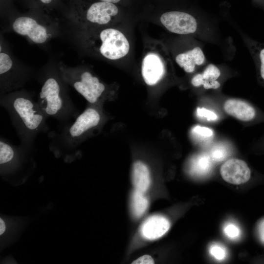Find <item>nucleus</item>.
Returning <instances> with one entry per match:
<instances>
[{
  "label": "nucleus",
  "instance_id": "obj_1",
  "mask_svg": "<svg viewBox=\"0 0 264 264\" xmlns=\"http://www.w3.org/2000/svg\"><path fill=\"white\" fill-rule=\"evenodd\" d=\"M0 104L8 113L24 147L30 149L39 134L48 132V117L33 93L24 89L12 91L0 95Z\"/></svg>",
  "mask_w": 264,
  "mask_h": 264
},
{
  "label": "nucleus",
  "instance_id": "obj_2",
  "mask_svg": "<svg viewBox=\"0 0 264 264\" xmlns=\"http://www.w3.org/2000/svg\"><path fill=\"white\" fill-rule=\"evenodd\" d=\"M41 80L42 87L37 102L46 116L63 124L75 119L79 115L78 110L70 97L68 85L58 68L46 71Z\"/></svg>",
  "mask_w": 264,
  "mask_h": 264
},
{
  "label": "nucleus",
  "instance_id": "obj_3",
  "mask_svg": "<svg viewBox=\"0 0 264 264\" xmlns=\"http://www.w3.org/2000/svg\"><path fill=\"white\" fill-rule=\"evenodd\" d=\"M102 120V115L96 108L89 107L74 121L64 124L59 132L49 134L50 149L57 154L77 152L78 146L90 132L96 128Z\"/></svg>",
  "mask_w": 264,
  "mask_h": 264
},
{
  "label": "nucleus",
  "instance_id": "obj_4",
  "mask_svg": "<svg viewBox=\"0 0 264 264\" xmlns=\"http://www.w3.org/2000/svg\"><path fill=\"white\" fill-rule=\"evenodd\" d=\"M57 68L65 82L83 96L88 103L95 104L104 95L106 90L105 85L85 67L70 66L59 62Z\"/></svg>",
  "mask_w": 264,
  "mask_h": 264
},
{
  "label": "nucleus",
  "instance_id": "obj_5",
  "mask_svg": "<svg viewBox=\"0 0 264 264\" xmlns=\"http://www.w3.org/2000/svg\"><path fill=\"white\" fill-rule=\"evenodd\" d=\"M10 29L30 42L41 45L57 34L59 24L45 15L26 14L15 17L11 22Z\"/></svg>",
  "mask_w": 264,
  "mask_h": 264
},
{
  "label": "nucleus",
  "instance_id": "obj_6",
  "mask_svg": "<svg viewBox=\"0 0 264 264\" xmlns=\"http://www.w3.org/2000/svg\"><path fill=\"white\" fill-rule=\"evenodd\" d=\"M90 35L81 33L79 37L87 47L97 50L104 58L116 60L126 56L130 50V44L125 36L118 29L104 28Z\"/></svg>",
  "mask_w": 264,
  "mask_h": 264
},
{
  "label": "nucleus",
  "instance_id": "obj_7",
  "mask_svg": "<svg viewBox=\"0 0 264 264\" xmlns=\"http://www.w3.org/2000/svg\"><path fill=\"white\" fill-rule=\"evenodd\" d=\"M118 12L115 3L99 0L87 6L75 4L69 17L73 23L84 30L108 25Z\"/></svg>",
  "mask_w": 264,
  "mask_h": 264
},
{
  "label": "nucleus",
  "instance_id": "obj_8",
  "mask_svg": "<svg viewBox=\"0 0 264 264\" xmlns=\"http://www.w3.org/2000/svg\"><path fill=\"white\" fill-rule=\"evenodd\" d=\"M0 95L17 90L31 76V72L19 66L10 53L0 46Z\"/></svg>",
  "mask_w": 264,
  "mask_h": 264
},
{
  "label": "nucleus",
  "instance_id": "obj_9",
  "mask_svg": "<svg viewBox=\"0 0 264 264\" xmlns=\"http://www.w3.org/2000/svg\"><path fill=\"white\" fill-rule=\"evenodd\" d=\"M162 25L171 32L186 35L194 33L197 28L196 19L187 13L172 11L162 14L160 18Z\"/></svg>",
  "mask_w": 264,
  "mask_h": 264
},
{
  "label": "nucleus",
  "instance_id": "obj_10",
  "mask_svg": "<svg viewBox=\"0 0 264 264\" xmlns=\"http://www.w3.org/2000/svg\"><path fill=\"white\" fill-rule=\"evenodd\" d=\"M220 173L225 181L236 185L245 183L251 176V171L246 163L237 158L225 161L221 166Z\"/></svg>",
  "mask_w": 264,
  "mask_h": 264
},
{
  "label": "nucleus",
  "instance_id": "obj_11",
  "mask_svg": "<svg viewBox=\"0 0 264 264\" xmlns=\"http://www.w3.org/2000/svg\"><path fill=\"white\" fill-rule=\"evenodd\" d=\"M164 74V67L160 58L154 53L147 54L142 64V74L145 82L149 86L157 83Z\"/></svg>",
  "mask_w": 264,
  "mask_h": 264
},
{
  "label": "nucleus",
  "instance_id": "obj_12",
  "mask_svg": "<svg viewBox=\"0 0 264 264\" xmlns=\"http://www.w3.org/2000/svg\"><path fill=\"white\" fill-rule=\"evenodd\" d=\"M169 220L161 216H153L147 219L143 223L140 232L143 237L148 240H155L163 236L169 229Z\"/></svg>",
  "mask_w": 264,
  "mask_h": 264
},
{
  "label": "nucleus",
  "instance_id": "obj_13",
  "mask_svg": "<svg viewBox=\"0 0 264 264\" xmlns=\"http://www.w3.org/2000/svg\"><path fill=\"white\" fill-rule=\"evenodd\" d=\"M225 112L242 121H249L255 116L254 108L245 101L238 99L227 100L223 105Z\"/></svg>",
  "mask_w": 264,
  "mask_h": 264
},
{
  "label": "nucleus",
  "instance_id": "obj_14",
  "mask_svg": "<svg viewBox=\"0 0 264 264\" xmlns=\"http://www.w3.org/2000/svg\"><path fill=\"white\" fill-rule=\"evenodd\" d=\"M205 60L204 53L199 47L180 53L176 57V63L187 73L193 72L196 66L202 65Z\"/></svg>",
  "mask_w": 264,
  "mask_h": 264
},
{
  "label": "nucleus",
  "instance_id": "obj_15",
  "mask_svg": "<svg viewBox=\"0 0 264 264\" xmlns=\"http://www.w3.org/2000/svg\"><path fill=\"white\" fill-rule=\"evenodd\" d=\"M220 75L219 68L213 64L209 65L202 73L195 75L191 80L195 87L203 86L205 89H217L220 85L217 80Z\"/></svg>",
  "mask_w": 264,
  "mask_h": 264
},
{
  "label": "nucleus",
  "instance_id": "obj_16",
  "mask_svg": "<svg viewBox=\"0 0 264 264\" xmlns=\"http://www.w3.org/2000/svg\"><path fill=\"white\" fill-rule=\"evenodd\" d=\"M132 181L135 190L146 192L150 184V173L147 166L141 161L135 162L132 166Z\"/></svg>",
  "mask_w": 264,
  "mask_h": 264
},
{
  "label": "nucleus",
  "instance_id": "obj_17",
  "mask_svg": "<svg viewBox=\"0 0 264 264\" xmlns=\"http://www.w3.org/2000/svg\"><path fill=\"white\" fill-rule=\"evenodd\" d=\"M211 158L207 154H201L193 159L190 171L193 175L202 176L207 175L211 169Z\"/></svg>",
  "mask_w": 264,
  "mask_h": 264
},
{
  "label": "nucleus",
  "instance_id": "obj_18",
  "mask_svg": "<svg viewBox=\"0 0 264 264\" xmlns=\"http://www.w3.org/2000/svg\"><path fill=\"white\" fill-rule=\"evenodd\" d=\"M148 206V200L144 193L135 190L132 196V208L133 214L140 217L146 211Z\"/></svg>",
  "mask_w": 264,
  "mask_h": 264
},
{
  "label": "nucleus",
  "instance_id": "obj_19",
  "mask_svg": "<svg viewBox=\"0 0 264 264\" xmlns=\"http://www.w3.org/2000/svg\"><path fill=\"white\" fill-rule=\"evenodd\" d=\"M223 232L225 235L232 240L237 239L241 235L239 227L233 223H227L223 228Z\"/></svg>",
  "mask_w": 264,
  "mask_h": 264
},
{
  "label": "nucleus",
  "instance_id": "obj_20",
  "mask_svg": "<svg viewBox=\"0 0 264 264\" xmlns=\"http://www.w3.org/2000/svg\"><path fill=\"white\" fill-rule=\"evenodd\" d=\"M210 254L218 260H222L226 257V250L225 248L219 244H212L209 249Z\"/></svg>",
  "mask_w": 264,
  "mask_h": 264
},
{
  "label": "nucleus",
  "instance_id": "obj_21",
  "mask_svg": "<svg viewBox=\"0 0 264 264\" xmlns=\"http://www.w3.org/2000/svg\"><path fill=\"white\" fill-rule=\"evenodd\" d=\"M192 132L195 135H197V137L204 140L211 138L213 134V132L211 129L200 126L195 127L192 130Z\"/></svg>",
  "mask_w": 264,
  "mask_h": 264
},
{
  "label": "nucleus",
  "instance_id": "obj_22",
  "mask_svg": "<svg viewBox=\"0 0 264 264\" xmlns=\"http://www.w3.org/2000/svg\"><path fill=\"white\" fill-rule=\"evenodd\" d=\"M227 155L226 149L221 146L214 147L211 152V158L219 161L223 160Z\"/></svg>",
  "mask_w": 264,
  "mask_h": 264
},
{
  "label": "nucleus",
  "instance_id": "obj_23",
  "mask_svg": "<svg viewBox=\"0 0 264 264\" xmlns=\"http://www.w3.org/2000/svg\"><path fill=\"white\" fill-rule=\"evenodd\" d=\"M197 112L198 116L204 117L207 120H215L217 119V115L216 113L204 108H198Z\"/></svg>",
  "mask_w": 264,
  "mask_h": 264
},
{
  "label": "nucleus",
  "instance_id": "obj_24",
  "mask_svg": "<svg viewBox=\"0 0 264 264\" xmlns=\"http://www.w3.org/2000/svg\"><path fill=\"white\" fill-rule=\"evenodd\" d=\"M132 264H154V261L153 259V258L148 255H143L135 261H134Z\"/></svg>",
  "mask_w": 264,
  "mask_h": 264
},
{
  "label": "nucleus",
  "instance_id": "obj_25",
  "mask_svg": "<svg viewBox=\"0 0 264 264\" xmlns=\"http://www.w3.org/2000/svg\"><path fill=\"white\" fill-rule=\"evenodd\" d=\"M259 58L260 61V74L262 79L264 80V48L260 51Z\"/></svg>",
  "mask_w": 264,
  "mask_h": 264
},
{
  "label": "nucleus",
  "instance_id": "obj_26",
  "mask_svg": "<svg viewBox=\"0 0 264 264\" xmlns=\"http://www.w3.org/2000/svg\"><path fill=\"white\" fill-rule=\"evenodd\" d=\"M258 233L261 241L264 243V220H262L259 225Z\"/></svg>",
  "mask_w": 264,
  "mask_h": 264
},
{
  "label": "nucleus",
  "instance_id": "obj_27",
  "mask_svg": "<svg viewBox=\"0 0 264 264\" xmlns=\"http://www.w3.org/2000/svg\"><path fill=\"white\" fill-rule=\"evenodd\" d=\"M37 0L40 3L44 5H49L56 0Z\"/></svg>",
  "mask_w": 264,
  "mask_h": 264
},
{
  "label": "nucleus",
  "instance_id": "obj_28",
  "mask_svg": "<svg viewBox=\"0 0 264 264\" xmlns=\"http://www.w3.org/2000/svg\"><path fill=\"white\" fill-rule=\"evenodd\" d=\"M5 230V225L3 220L0 219V235H2Z\"/></svg>",
  "mask_w": 264,
  "mask_h": 264
},
{
  "label": "nucleus",
  "instance_id": "obj_29",
  "mask_svg": "<svg viewBox=\"0 0 264 264\" xmlns=\"http://www.w3.org/2000/svg\"><path fill=\"white\" fill-rule=\"evenodd\" d=\"M98 0L116 3L119 2L121 0Z\"/></svg>",
  "mask_w": 264,
  "mask_h": 264
}]
</instances>
